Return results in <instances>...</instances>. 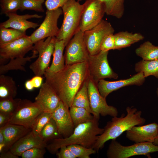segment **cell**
I'll return each mask as SVG.
<instances>
[{
  "label": "cell",
  "instance_id": "8992f818",
  "mask_svg": "<svg viewBox=\"0 0 158 158\" xmlns=\"http://www.w3.org/2000/svg\"><path fill=\"white\" fill-rule=\"evenodd\" d=\"M108 52L101 51L96 54H89L87 61L88 76L96 84L99 80L105 78H118V74L113 71L109 64Z\"/></svg>",
  "mask_w": 158,
  "mask_h": 158
},
{
  "label": "cell",
  "instance_id": "8fae6325",
  "mask_svg": "<svg viewBox=\"0 0 158 158\" xmlns=\"http://www.w3.org/2000/svg\"><path fill=\"white\" fill-rule=\"evenodd\" d=\"M63 14L62 9L47 10L45 18L38 28L30 35V38L34 44L37 42L49 37H56L59 29L57 23L60 16Z\"/></svg>",
  "mask_w": 158,
  "mask_h": 158
},
{
  "label": "cell",
  "instance_id": "bcb514c9",
  "mask_svg": "<svg viewBox=\"0 0 158 158\" xmlns=\"http://www.w3.org/2000/svg\"><path fill=\"white\" fill-rule=\"evenodd\" d=\"M25 86L26 89L29 91H31L34 88L31 80H27L25 82Z\"/></svg>",
  "mask_w": 158,
  "mask_h": 158
},
{
  "label": "cell",
  "instance_id": "74e56055",
  "mask_svg": "<svg viewBox=\"0 0 158 158\" xmlns=\"http://www.w3.org/2000/svg\"><path fill=\"white\" fill-rule=\"evenodd\" d=\"M46 152L45 148L33 147L24 152L20 157L22 158H43Z\"/></svg>",
  "mask_w": 158,
  "mask_h": 158
},
{
  "label": "cell",
  "instance_id": "d6a6232c",
  "mask_svg": "<svg viewBox=\"0 0 158 158\" xmlns=\"http://www.w3.org/2000/svg\"><path fill=\"white\" fill-rule=\"evenodd\" d=\"M21 100L20 98L0 100V113L11 116L17 108Z\"/></svg>",
  "mask_w": 158,
  "mask_h": 158
},
{
  "label": "cell",
  "instance_id": "83f0119b",
  "mask_svg": "<svg viewBox=\"0 0 158 158\" xmlns=\"http://www.w3.org/2000/svg\"><path fill=\"white\" fill-rule=\"evenodd\" d=\"M135 70L137 73H143L145 78L153 75L158 78V59L151 61L142 59L135 64Z\"/></svg>",
  "mask_w": 158,
  "mask_h": 158
},
{
  "label": "cell",
  "instance_id": "5bb4252c",
  "mask_svg": "<svg viewBox=\"0 0 158 158\" xmlns=\"http://www.w3.org/2000/svg\"><path fill=\"white\" fill-rule=\"evenodd\" d=\"M29 36L26 35L13 42L0 46V63L11 59L23 57L33 48Z\"/></svg>",
  "mask_w": 158,
  "mask_h": 158
},
{
  "label": "cell",
  "instance_id": "c3c4849f",
  "mask_svg": "<svg viewBox=\"0 0 158 158\" xmlns=\"http://www.w3.org/2000/svg\"><path fill=\"white\" fill-rule=\"evenodd\" d=\"M156 92H157V96L158 98V88L157 89Z\"/></svg>",
  "mask_w": 158,
  "mask_h": 158
},
{
  "label": "cell",
  "instance_id": "44dd1931",
  "mask_svg": "<svg viewBox=\"0 0 158 158\" xmlns=\"http://www.w3.org/2000/svg\"><path fill=\"white\" fill-rule=\"evenodd\" d=\"M0 129L3 133L6 141L4 152L9 150L15 142L31 130V128L23 126L9 123L0 128Z\"/></svg>",
  "mask_w": 158,
  "mask_h": 158
},
{
  "label": "cell",
  "instance_id": "e0dca14e",
  "mask_svg": "<svg viewBox=\"0 0 158 158\" xmlns=\"http://www.w3.org/2000/svg\"><path fill=\"white\" fill-rule=\"evenodd\" d=\"M35 100L43 111L51 114L61 101L54 90L46 81L42 84Z\"/></svg>",
  "mask_w": 158,
  "mask_h": 158
},
{
  "label": "cell",
  "instance_id": "52a82bcc",
  "mask_svg": "<svg viewBox=\"0 0 158 158\" xmlns=\"http://www.w3.org/2000/svg\"><path fill=\"white\" fill-rule=\"evenodd\" d=\"M56 40V37H49L45 40H40L34 44L32 50L37 52L38 54V57L30 65L29 68L35 75L42 76L44 75L47 70L49 67Z\"/></svg>",
  "mask_w": 158,
  "mask_h": 158
},
{
  "label": "cell",
  "instance_id": "f1b7e54d",
  "mask_svg": "<svg viewBox=\"0 0 158 158\" xmlns=\"http://www.w3.org/2000/svg\"><path fill=\"white\" fill-rule=\"evenodd\" d=\"M87 85V79L75 96L71 106L84 108L93 115L90 106Z\"/></svg>",
  "mask_w": 158,
  "mask_h": 158
},
{
  "label": "cell",
  "instance_id": "2e32d148",
  "mask_svg": "<svg viewBox=\"0 0 158 158\" xmlns=\"http://www.w3.org/2000/svg\"><path fill=\"white\" fill-rule=\"evenodd\" d=\"M69 109L61 101L51 114V118L55 122L58 133L63 138L70 136L75 128Z\"/></svg>",
  "mask_w": 158,
  "mask_h": 158
},
{
  "label": "cell",
  "instance_id": "277c9868",
  "mask_svg": "<svg viewBox=\"0 0 158 158\" xmlns=\"http://www.w3.org/2000/svg\"><path fill=\"white\" fill-rule=\"evenodd\" d=\"M61 8L63 19L56 38L63 40L66 47L79 29L83 5L76 0H70Z\"/></svg>",
  "mask_w": 158,
  "mask_h": 158
},
{
  "label": "cell",
  "instance_id": "4fadbf2b",
  "mask_svg": "<svg viewBox=\"0 0 158 158\" xmlns=\"http://www.w3.org/2000/svg\"><path fill=\"white\" fill-rule=\"evenodd\" d=\"M83 32L79 29L66 46L64 55L65 65L86 61L89 54L83 37Z\"/></svg>",
  "mask_w": 158,
  "mask_h": 158
},
{
  "label": "cell",
  "instance_id": "e575fe53",
  "mask_svg": "<svg viewBox=\"0 0 158 158\" xmlns=\"http://www.w3.org/2000/svg\"><path fill=\"white\" fill-rule=\"evenodd\" d=\"M76 158H90V155L97 152L92 148H87L78 144L71 145L67 146Z\"/></svg>",
  "mask_w": 158,
  "mask_h": 158
},
{
  "label": "cell",
  "instance_id": "d4e9b609",
  "mask_svg": "<svg viewBox=\"0 0 158 158\" xmlns=\"http://www.w3.org/2000/svg\"><path fill=\"white\" fill-rule=\"evenodd\" d=\"M32 56L26 57H18L11 59L9 62L5 65H0V74H4L8 71L12 70H20L26 71L24 66L28 62L33 59L38 57V54L35 51L32 50Z\"/></svg>",
  "mask_w": 158,
  "mask_h": 158
},
{
  "label": "cell",
  "instance_id": "ac0fdd59",
  "mask_svg": "<svg viewBox=\"0 0 158 158\" xmlns=\"http://www.w3.org/2000/svg\"><path fill=\"white\" fill-rule=\"evenodd\" d=\"M158 124L154 122L145 125L135 126L126 131V137L135 143L154 142L157 137Z\"/></svg>",
  "mask_w": 158,
  "mask_h": 158
},
{
  "label": "cell",
  "instance_id": "f35d334b",
  "mask_svg": "<svg viewBox=\"0 0 158 158\" xmlns=\"http://www.w3.org/2000/svg\"><path fill=\"white\" fill-rule=\"evenodd\" d=\"M115 40L114 34H110L107 35L104 38L100 46L101 51H109L115 49Z\"/></svg>",
  "mask_w": 158,
  "mask_h": 158
},
{
  "label": "cell",
  "instance_id": "4dcf8cb0",
  "mask_svg": "<svg viewBox=\"0 0 158 158\" xmlns=\"http://www.w3.org/2000/svg\"><path fill=\"white\" fill-rule=\"evenodd\" d=\"M26 35V32L12 28L1 27L0 46L11 42Z\"/></svg>",
  "mask_w": 158,
  "mask_h": 158
},
{
  "label": "cell",
  "instance_id": "9c48e42d",
  "mask_svg": "<svg viewBox=\"0 0 158 158\" xmlns=\"http://www.w3.org/2000/svg\"><path fill=\"white\" fill-rule=\"evenodd\" d=\"M43 111L41 107L35 101L33 102L27 99H21L8 123L31 128L35 120Z\"/></svg>",
  "mask_w": 158,
  "mask_h": 158
},
{
  "label": "cell",
  "instance_id": "9a60e30c",
  "mask_svg": "<svg viewBox=\"0 0 158 158\" xmlns=\"http://www.w3.org/2000/svg\"><path fill=\"white\" fill-rule=\"evenodd\" d=\"M145 78L143 73L140 72L129 78L116 81L102 79L98 82L96 85L100 94L106 99L111 93L122 87L133 85H142L145 82Z\"/></svg>",
  "mask_w": 158,
  "mask_h": 158
},
{
  "label": "cell",
  "instance_id": "836d02e7",
  "mask_svg": "<svg viewBox=\"0 0 158 158\" xmlns=\"http://www.w3.org/2000/svg\"><path fill=\"white\" fill-rule=\"evenodd\" d=\"M51 113L42 112L34 121L31 130L35 134L40 135L42 129L51 118Z\"/></svg>",
  "mask_w": 158,
  "mask_h": 158
},
{
  "label": "cell",
  "instance_id": "7bdbcfd3",
  "mask_svg": "<svg viewBox=\"0 0 158 158\" xmlns=\"http://www.w3.org/2000/svg\"><path fill=\"white\" fill-rule=\"evenodd\" d=\"M30 80L34 88H39L42 84L43 78L42 76L35 75Z\"/></svg>",
  "mask_w": 158,
  "mask_h": 158
},
{
  "label": "cell",
  "instance_id": "f546056e",
  "mask_svg": "<svg viewBox=\"0 0 158 158\" xmlns=\"http://www.w3.org/2000/svg\"><path fill=\"white\" fill-rule=\"evenodd\" d=\"M69 112L75 128L78 125L91 121L95 118L94 116L86 109L71 106Z\"/></svg>",
  "mask_w": 158,
  "mask_h": 158
},
{
  "label": "cell",
  "instance_id": "ba28073f",
  "mask_svg": "<svg viewBox=\"0 0 158 158\" xmlns=\"http://www.w3.org/2000/svg\"><path fill=\"white\" fill-rule=\"evenodd\" d=\"M87 90L90 106L94 117L99 119L100 115H108L112 117L117 116L116 108L108 105L106 99L99 93L96 84L89 76L87 79Z\"/></svg>",
  "mask_w": 158,
  "mask_h": 158
},
{
  "label": "cell",
  "instance_id": "6da1fadb",
  "mask_svg": "<svg viewBox=\"0 0 158 158\" xmlns=\"http://www.w3.org/2000/svg\"><path fill=\"white\" fill-rule=\"evenodd\" d=\"M47 82L54 90L61 101L68 108L72 106L75 95L88 77L87 61L65 65L62 70L44 75Z\"/></svg>",
  "mask_w": 158,
  "mask_h": 158
},
{
  "label": "cell",
  "instance_id": "60d3db41",
  "mask_svg": "<svg viewBox=\"0 0 158 158\" xmlns=\"http://www.w3.org/2000/svg\"><path fill=\"white\" fill-rule=\"evenodd\" d=\"M59 152H57L56 155L58 158H76L71 150L66 146H63L59 149Z\"/></svg>",
  "mask_w": 158,
  "mask_h": 158
},
{
  "label": "cell",
  "instance_id": "8d00e7d4",
  "mask_svg": "<svg viewBox=\"0 0 158 158\" xmlns=\"http://www.w3.org/2000/svg\"><path fill=\"white\" fill-rule=\"evenodd\" d=\"M45 0H20V10L23 11L25 10H32L39 12H44V10L42 4Z\"/></svg>",
  "mask_w": 158,
  "mask_h": 158
},
{
  "label": "cell",
  "instance_id": "5b68a950",
  "mask_svg": "<svg viewBox=\"0 0 158 158\" xmlns=\"http://www.w3.org/2000/svg\"><path fill=\"white\" fill-rule=\"evenodd\" d=\"M158 152V146L153 142H145L125 146L116 139L111 140L107 152L108 158H128L133 156L143 155L150 158L151 153Z\"/></svg>",
  "mask_w": 158,
  "mask_h": 158
},
{
  "label": "cell",
  "instance_id": "ee69618b",
  "mask_svg": "<svg viewBox=\"0 0 158 158\" xmlns=\"http://www.w3.org/2000/svg\"><path fill=\"white\" fill-rule=\"evenodd\" d=\"M6 147V141L1 130L0 129V153L5 151Z\"/></svg>",
  "mask_w": 158,
  "mask_h": 158
},
{
  "label": "cell",
  "instance_id": "ab89813d",
  "mask_svg": "<svg viewBox=\"0 0 158 158\" xmlns=\"http://www.w3.org/2000/svg\"><path fill=\"white\" fill-rule=\"evenodd\" d=\"M70 0H45V4L47 10H52L62 8Z\"/></svg>",
  "mask_w": 158,
  "mask_h": 158
},
{
  "label": "cell",
  "instance_id": "603a6c76",
  "mask_svg": "<svg viewBox=\"0 0 158 158\" xmlns=\"http://www.w3.org/2000/svg\"><path fill=\"white\" fill-rule=\"evenodd\" d=\"M115 49H121L144 39V36L140 33H133L127 31L119 32L114 34Z\"/></svg>",
  "mask_w": 158,
  "mask_h": 158
},
{
  "label": "cell",
  "instance_id": "484cf974",
  "mask_svg": "<svg viewBox=\"0 0 158 158\" xmlns=\"http://www.w3.org/2000/svg\"><path fill=\"white\" fill-rule=\"evenodd\" d=\"M104 6L107 15L120 19L123 15L125 0H100Z\"/></svg>",
  "mask_w": 158,
  "mask_h": 158
},
{
  "label": "cell",
  "instance_id": "b9f144b4",
  "mask_svg": "<svg viewBox=\"0 0 158 158\" xmlns=\"http://www.w3.org/2000/svg\"><path fill=\"white\" fill-rule=\"evenodd\" d=\"M11 117L10 115L0 113V128L8 123Z\"/></svg>",
  "mask_w": 158,
  "mask_h": 158
},
{
  "label": "cell",
  "instance_id": "7c38bea8",
  "mask_svg": "<svg viewBox=\"0 0 158 158\" xmlns=\"http://www.w3.org/2000/svg\"><path fill=\"white\" fill-rule=\"evenodd\" d=\"M83 4L79 29L84 32L98 24L105 13L103 4L100 0H86Z\"/></svg>",
  "mask_w": 158,
  "mask_h": 158
},
{
  "label": "cell",
  "instance_id": "4316f807",
  "mask_svg": "<svg viewBox=\"0 0 158 158\" xmlns=\"http://www.w3.org/2000/svg\"><path fill=\"white\" fill-rule=\"evenodd\" d=\"M135 53L142 60L151 61L158 59V46L149 41L144 42L136 49Z\"/></svg>",
  "mask_w": 158,
  "mask_h": 158
},
{
  "label": "cell",
  "instance_id": "f907efd6",
  "mask_svg": "<svg viewBox=\"0 0 158 158\" xmlns=\"http://www.w3.org/2000/svg\"><path fill=\"white\" fill-rule=\"evenodd\" d=\"M158 136V135H157V137Z\"/></svg>",
  "mask_w": 158,
  "mask_h": 158
},
{
  "label": "cell",
  "instance_id": "7402d4cb",
  "mask_svg": "<svg viewBox=\"0 0 158 158\" xmlns=\"http://www.w3.org/2000/svg\"><path fill=\"white\" fill-rule=\"evenodd\" d=\"M65 47V42L63 40H56L53 54L52 61L50 66L47 70L45 74L56 73L65 68V60L63 52Z\"/></svg>",
  "mask_w": 158,
  "mask_h": 158
},
{
  "label": "cell",
  "instance_id": "d590c367",
  "mask_svg": "<svg viewBox=\"0 0 158 158\" xmlns=\"http://www.w3.org/2000/svg\"><path fill=\"white\" fill-rule=\"evenodd\" d=\"M20 0H1V14L16 13L20 10Z\"/></svg>",
  "mask_w": 158,
  "mask_h": 158
},
{
  "label": "cell",
  "instance_id": "681fc988",
  "mask_svg": "<svg viewBox=\"0 0 158 158\" xmlns=\"http://www.w3.org/2000/svg\"><path fill=\"white\" fill-rule=\"evenodd\" d=\"M82 0H77V1H82Z\"/></svg>",
  "mask_w": 158,
  "mask_h": 158
},
{
  "label": "cell",
  "instance_id": "1f68e13d",
  "mask_svg": "<svg viewBox=\"0 0 158 158\" xmlns=\"http://www.w3.org/2000/svg\"><path fill=\"white\" fill-rule=\"evenodd\" d=\"M39 136L47 143L49 141L61 137L58 133L55 122L52 118L42 129Z\"/></svg>",
  "mask_w": 158,
  "mask_h": 158
},
{
  "label": "cell",
  "instance_id": "d6986e66",
  "mask_svg": "<svg viewBox=\"0 0 158 158\" xmlns=\"http://www.w3.org/2000/svg\"><path fill=\"white\" fill-rule=\"evenodd\" d=\"M5 15L8 19L1 23L0 27L10 28L24 32H26V30L29 28L35 29L40 25L37 23L28 21V19L32 18H40L42 17V16L37 14L19 15L16 13H8Z\"/></svg>",
  "mask_w": 158,
  "mask_h": 158
},
{
  "label": "cell",
  "instance_id": "f6af8a7d",
  "mask_svg": "<svg viewBox=\"0 0 158 158\" xmlns=\"http://www.w3.org/2000/svg\"><path fill=\"white\" fill-rule=\"evenodd\" d=\"M0 158H18V156L15 155L9 150L0 153Z\"/></svg>",
  "mask_w": 158,
  "mask_h": 158
},
{
  "label": "cell",
  "instance_id": "3957f363",
  "mask_svg": "<svg viewBox=\"0 0 158 158\" xmlns=\"http://www.w3.org/2000/svg\"><path fill=\"white\" fill-rule=\"evenodd\" d=\"M99 119L95 118L75 127L73 133L66 138H59L50 141L46 148L51 154L56 153L63 146L78 144L87 148H92L99 135L103 132L104 128L99 126Z\"/></svg>",
  "mask_w": 158,
  "mask_h": 158
},
{
  "label": "cell",
  "instance_id": "30bf717a",
  "mask_svg": "<svg viewBox=\"0 0 158 158\" xmlns=\"http://www.w3.org/2000/svg\"><path fill=\"white\" fill-rule=\"evenodd\" d=\"M114 30L110 23L102 19L91 29L83 32L84 42L89 54L93 55L100 51V46L107 35L114 34Z\"/></svg>",
  "mask_w": 158,
  "mask_h": 158
},
{
  "label": "cell",
  "instance_id": "7dc6e473",
  "mask_svg": "<svg viewBox=\"0 0 158 158\" xmlns=\"http://www.w3.org/2000/svg\"><path fill=\"white\" fill-rule=\"evenodd\" d=\"M153 143L154 145L158 146V136L155 139Z\"/></svg>",
  "mask_w": 158,
  "mask_h": 158
},
{
  "label": "cell",
  "instance_id": "7a4b0ae2",
  "mask_svg": "<svg viewBox=\"0 0 158 158\" xmlns=\"http://www.w3.org/2000/svg\"><path fill=\"white\" fill-rule=\"evenodd\" d=\"M126 115L122 114L120 117H112L104 127L103 132L98 136L92 147L97 152L102 149L107 141L116 139L124 132L135 126H142L146 120L142 117V111L133 107L126 108Z\"/></svg>",
  "mask_w": 158,
  "mask_h": 158
},
{
  "label": "cell",
  "instance_id": "ffe728a7",
  "mask_svg": "<svg viewBox=\"0 0 158 158\" xmlns=\"http://www.w3.org/2000/svg\"><path fill=\"white\" fill-rule=\"evenodd\" d=\"M47 143L44 141L39 135L31 130L15 142L9 150L14 154L20 156L25 151L33 147L46 148Z\"/></svg>",
  "mask_w": 158,
  "mask_h": 158
},
{
  "label": "cell",
  "instance_id": "cb8c5ba5",
  "mask_svg": "<svg viewBox=\"0 0 158 158\" xmlns=\"http://www.w3.org/2000/svg\"><path fill=\"white\" fill-rule=\"evenodd\" d=\"M15 81L11 77L4 74L0 75V100L14 98L17 94Z\"/></svg>",
  "mask_w": 158,
  "mask_h": 158
}]
</instances>
